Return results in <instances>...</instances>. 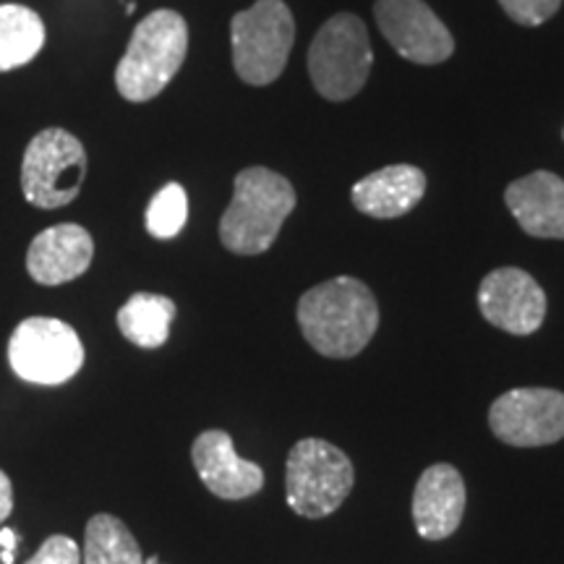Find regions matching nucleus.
<instances>
[{
	"label": "nucleus",
	"mask_w": 564,
	"mask_h": 564,
	"mask_svg": "<svg viewBox=\"0 0 564 564\" xmlns=\"http://www.w3.org/2000/svg\"><path fill=\"white\" fill-rule=\"evenodd\" d=\"M84 564H144V556L123 520L102 512L84 531Z\"/></svg>",
	"instance_id": "obj_19"
},
{
	"label": "nucleus",
	"mask_w": 564,
	"mask_h": 564,
	"mask_svg": "<svg viewBox=\"0 0 564 564\" xmlns=\"http://www.w3.org/2000/svg\"><path fill=\"white\" fill-rule=\"evenodd\" d=\"M295 209V188L270 167H246L232 183V199L220 220V241L238 257H257L278 241Z\"/></svg>",
	"instance_id": "obj_2"
},
{
	"label": "nucleus",
	"mask_w": 564,
	"mask_h": 564,
	"mask_svg": "<svg viewBox=\"0 0 564 564\" xmlns=\"http://www.w3.org/2000/svg\"><path fill=\"white\" fill-rule=\"evenodd\" d=\"M426 194V175L415 165H390L352 186V207L377 220L403 217Z\"/></svg>",
	"instance_id": "obj_16"
},
{
	"label": "nucleus",
	"mask_w": 564,
	"mask_h": 564,
	"mask_svg": "<svg viewBox=\"0 0 564 564\" xmlns=\"http://www.w3.org/2000/svg\"><path fill=\"white\" fill-rule=\"evenodd\" d=\"M505 202L528 236L564 241V181L560 175L535 171L512 181Z\"/></svg>",
	"instance_id": "obj_15"
},
{
	"label": "nucleus",
	"mask_w": 564,
	"mask_h": 564,
	"mask_svg": "<svg viewBox=\"0 0 564 564\" xmlns=\"http://www.w3.org/2000/svg\"><path fill=\"white\" fill-rule=\"evenodd\" d=\"M489 426L510 447H546L564 440V392L549 387H520L499 394Z\"/></svg>",
	"instance_id": "obj_9"
},
{
	"label": "nucleus",
	"mask_w": 564,
	"mask_h": 564,
	"mask_svg": "<svg viewBox=\"0 0 564 564\" xmlns=\"http://www.w3.org/2000/svg\"><path fill=\"white\" fill-rule=\"evenodd\" d=\"M507 17L523 26H539L560 11L562 0H499Z\"/></svg>",
	"instance_id": "obj_21"
},
{
	"label": "nucleus",
	"mask_w": 564,
	"mask_h": 564,
	"mask_svg": "<svg viewBox=\"0 0 564 564\" xmlns=\"http://www.w3.org/2000/svg\"><path fill=\"white\" fill-rule=\"evenodd\" d=\"M87 152L66 129H45L30 141L21 162V192L32 207L61 209L79 196Z\"/></svg>",
	"instance_id": "obj_7"
},
{
	"label": "nucleus",
	"mask_w": 564,
	"mask_h": 564,
	"mask_svg": "<svg viewBox=\"0 0 564 564\" xmlns=\"http://www.w3.org/2000/svg\"><path fill=\"white\" fill-rule=\"evenodd\" d=\"M42 47L45 24L37 13L19 3L0 6V70L26 66Z\"/></svg>",
	"instance_id": "obj_18"
},
{
	"label": "nucleus",
	"mask_w": 564,
	"mask_h": 564,
	"mask_svg": "<svg viewBox=\"0 0 564 564\" xmlns=\"http://www.w3.org/2000/svg\"><path fill=\"white\" fill-rule=\"evenodd\" d=\"M484 319L510 335H533L546 319V293L525 270L499 267L478 288Z\"/></svg>",
	"instance_id": "obj_11"
},
{
	"label": "nucleus",
	"mask_w": 564,
	"mask_h": 564,
	"mask_svg": "<svg viewBox=\"0 0 564 564\" xmlns=\"http://www.w3.org/2000/svg\"><path fill=\"white\" fill-rule=\"evenodd\" d=\"M144 564H160V556H150Z\"/></svg>",
	"instance_id": "obj_25"
},
{
	"label": "nucleus",
	"mask_w": 564,
	"mask_h": 564,
	"mask_svg": "<svg viewBox=\"0 0 564 564\" xmlns=\"http://www.w3.org/2000/svg\"><path fill=\"white\" fill-rule=\"evenodd\" d=\"M373 17L394 53L419 66H436L455 53L444 21L423 0H377Z\"/></svg>",
	"instance_id": "obj_10"
},
{
	"label": "nucleus",
	"mask_w": 564,
	"mask_h": 564,
	"mask_svg": "<svg viewBox=\"0 0 564 564\" xmlns=\"http://www.w3.org/2000/svg\"><path fill=\"white\" fill-rule=\"evenodd\" d=\"M232 66L241 82L267 87L288 66L295 42V19L282 0H257L230 21Z\"/></svg>",
	"instance_id": "obj_4"
},
{
	"label": "nucleus",
	"mask_w": 564,
	"mask_h": 564,
	"mask_svg": "<svg viewBox=\"0 0 564 564\" xmlns=\"http://www.w3.org/2000/svg\"><path fill=\"white\" fill-rule=\"evenodd\" d=\"M21 544V535L13 528H0V562L13 564V552Z\"/></svg>",
	"instance_id": "obj_23"
},
{
	"label": "nucleus",
	"mask_w": 564,
	"mask_h": 564,
	"mask_svg": "<svg viewBox=\"0 0 564 564\" xmlns=\"http://www.w3.org/2000/svg\"><path fill=\"white\" fill-rule=\"evenodd\" d=\"M373 63L369 30L356 13H335L308 47V76L324 100L345 102L364 89Z\"/></svg>",
	"instance_id": "obj_5"
},
{
	"label": "nucleus",
	"mask_w": 564,
	"mask_h": 564,
	"mask_svg": "<svg viewBox=\"0 0 564 564\" xmlns=\"http://www.w3.org/2000/svg\"><path fill=\"white\" fill-rule=\"evenodd\" d=\"M192 460L202 484L215 497L238 502L262 491L264 470L257 463L243 460L232 447V440L223 429H209L196 436L192 447Z\"/></svg>",
	"instance_id": "obj_12"
},
{
	"label": "nucleus",
	"mask_w": 564,
	"mask_h": 564,
	"mask_svg": "<svg viewBox=\"0 0 564 564\" xmlns=\"http://www.w3.org/2000/svg\"><path fill=\"white\" fill-rule=\"evenodd\" d=\"M11 512H13V486H11V478L0 470V523L9 520Z\"/></svg>",
	"instance_id": "obj_24"
},
{
	"label": "nucleus",
	"mask_w": 564,
	"mask_h": 564,
	"mask_svg": "<svg viewBox=\"0 0 564 564\" xmlns=\"http://www.w3.org/2000/svg\"><path fill=\"white\" fill-rule=\"evenodd\" d=\"M9 364L24 382L55 387L79 373L84 345L70 324L53 316H32L13 329Z\"/></svg>",
	"instance_id": "obj_8"
},
{
	"label": "nucleus",
	"mask_w": 564,
	"mask_h": 564,
	"mask_svg": "<svg viewBox=\"0 0 564 564\" xmlns=\"http://www.w3.org/2000/svg\"><path fill=\"white\" fill-rule=\"evenodd\" d=\"M465 499L468 491L455 465L436 463L423 470L413 491V523L421 539H449L463 523Z\"/></svg>",
	"instance_id": "obj_13"
},
{
	"label": "nucleus",
	"mask_w": 564,
	"mask_h": 564,
	"mask_svg": "<svg viewBox=\"0 0 564 564\" xmlns=\"http://www.w3.org/2000/svg\"><path fill=\"white\" fill-rule=\"evenodd\" d=\"M175 319V303L167 295L137 293L118 312V327L123 337L144 350H154L167 343Z\"/></svg>",
	"instance_id": "obj_17"
},
{
	"label": "nucleus",
	"mask_w": 564,
	"mask_h": 564,
	"mask_svg": "<svg viewBox=\"0 0 564 564\" xmlns=\"http://www.w3.org/2000/svg\"><path fill=\"white\" fill-rule=\"evenodd\" d=\"M295 319L319 356L352 358L377 335L379 306L366 282L343 274L303 293Z\"/></svg>",
	"instance_id": "obj_1"
},
{
	"label": "nucleus",
	"mask_w": 564,
	"mask_h": 564,
	"mask_svg": "<svg viewBox=\"0 0 564 564\" xmlns=\"http://www.w3.org/2000/svg\"><path fill=\"white\" fill-rule=\"evenodd\" d=\"M24 564H82V549L68 535H51Z\"/></svg>",
	"instance_id": "obj_22"
},
{
	"label": "nucleus",
	"mask_w": 564,
	"mask_h": 564,
	"mask_svg": "<svg viewBox=\"0 0 564 564\" xmlns=\"http://www.w3.org/2000/svg\"><path fill=\"white\" fill-rule=\"evenodd\" d=\"M188 53V26L181 13L160 9L139 21L129 51L116 68V87L123 100L147 102L178 74Z\"/></svg>",
	"instance_id": "obj_3"
},
{
	"label": "nucleus",
	"mask_w": 564,
	"mask_h": 564,
	"mask_svg": "<svg viewBox=\"0 0 564 564\" xmlns=\"http://www.w3.org/2000/svg\"><path fill=\"white\" fill-rule=\"evenodd\" d=\"M188 220V196L183 192L181 183H167L158 194L152 196L147 207V230L150 236L167 241L183 230Z\"/></svg>",
	"instance_id": "obj_20"
},
{
	"label": "nucleus",
	"mask_w": 564,
	"mask_h": 564,
	"mask_svg": "<svg viewBox=\"0 0 564 564\" xmlns=\"http://www.w3.org/2000/svg\"><path fill=\"white\" fill-rule=\"evenodd\" d=\"M350 457L327 440H301L293 444L285 465L288 507L301 518L319 520L333 514L352 489Z\"/></svg>",
	"instance_id": "obj_6"
},
{
	"label": "nucleus",
	"mask_w": 564,
	"mask_h": 564,
	"mask_svg": "<svg viewBox=\"0 0 564 564\" xmlns=\"http://www.w3.org/2000/svg\"><path fill=\"white\" fill-rule=\"evenodd\" d=\"M95 257V241L82 225L63 223L42 230L26 251V272L40 285H63L82 278Z\"/></svg>",
	"instance_id": "obj_14"
}]
</instances>
